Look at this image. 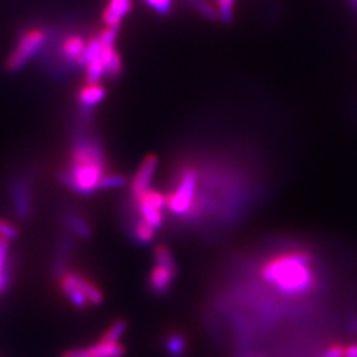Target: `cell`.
<instances>
[{"mask_svg": "<svg viewBox=\"0 0 357 357\" xmlns=\"http://www.w3.org/2000/svg\"><path fill=\"white\" fill-rule=\"evenodd\" d=\"M310 264L311 255L306 251L284 253L264 264L261 277L283 296H305L316 283Z\"/></svg>", "mask_w": 357, "mask_h": 357, "instance_id": "1", "label": "cell"}, {"mask_svg": "<svg viewBox=\"0 0 357 357\" xmlns=\"http://www.w3.org/2000/svg\"><path fill=\"white\" fill-rule=\"evenodd\" d=\"M105 160L101 146L93 140H84L75 147L70 166L62 173L64 184L81 195H90L99 189L105 176Z\"/></svg>", "mask_w": 357, "mask_h": 357, "instance_id": "2", "label": "cell"}, {"mask_svg": "<svg viewBox=\"0 0 357 357\" xmlns=\"http://www.w3.org/2000/svg\"><path fill=\"white\" fill-rule=\"evenodd\" d=\"M49 35L50 31L41 26H32L21 30L17 36L15 47L6 62L7 69L10 72L20 70L47 44Z\"/></svg>", "mask_w": 357, "mask_h": 357, "instance_id": "3", "label": "cell"}, {"mask_svg": "<svg viewBox=\"0 0 357 357\" xmlns=\"http://www.w3.org/2000/svg\"><path fill=\"white\" fill-rule=\"evenodd\" d=\"M197 184H199L197 171L192 167H188L183 171L182 177L175 186V189L170 195L166 196L167 206L175 216L186 218L195 209Z\"/></svg>", "mask_w": 357, "mask_h": 357, "instance_id": "4", "label": "cell"}, {"mask_svg": "<svg viewBox=\"0 0 357 357\" xmlns=\"http://www.w3.org/2000/svg\"><path fill=\"white\" fill-rule=\"evenodd\" d=\"M60 286L62 293L76 307L99 305L104 300L99 287L77 273H65L60 280Z\"/></svg>", "mask_w": 357, "mask_h": 357, "instance_id": "5", "label": "cell"}, {"mask_svg": "<svg viewBox=\"0 0 357 357\" xmlns=\"http://www.w3.org/2000/svg\"><path fill=\"white\" fill-rule=\"evenodd\" d=\"M155 266L150 273V289L156 296L164 294L170 290V287L176 277V264L173 260L171 250L166 245H157L154 250Z\"/></svg>", "mask_w": 357, "mask_h": 357, "instance_id": "6", "label": "cell"}, {"mask_svg": "<svg viewBox=\"0 0 357 357\" xmlns=\"http://www.w3.org/2000/svg\"><path fill=\"white\" fill-rule=\"evenodd\" d=\"M156 168H157V157L155 155L146 156L143 159L139 168L137 170L131 183H130V191L134 197H138L147 189H150Z\"/></svg>", "mask_w": 357, "mask_h": 357, "instance_id": "7", "label": "cell"}, {"mask_svg": "<svg viewBox=\"0 0 357 357\" xmlns=\"http://www.w3.org/2000/svg\"><path fill=\"white\" fill-rule=\"evenodd\" d=\"M86 40L84 36L78 33H69L65 35L61 39V43L59 46V53L62 60L68 62H73L76 65L82 64V57L86 49Z\"/></svg>", "mask_w": 357, "mask_h": 357, "instance_id": "8", "label": "cell"}, {"mask_svg": "<svg viewBox=\"0 0 357 357\" xmlns=\"http://www.w3.org/2000/svg\"><path fill=\"white\" fill-rule=\"evenodd\" d=\"M133 10V0H109L108 6L102 11L104 27L118 31L122 19Z\"/></svg>", "mask_w": 357, "mask_h": 357, "instance_id": "9", "label": "cell"}, {"mask_svg": "<svg viewBox=\"0 0 357 357\" xmlns=\"http://www.w3.org/2000/svg\"><path fill=\"white\" fill-rule=\"evenodd\" d=\"M106 97V89L99 82H86L77 93L79 105L86 109H92L102 102Z\"/></svg>", "mask_w": 357, "mask_h": 357, "instance_id": "10", "label": "cell"}, {"mask_svg": "<svg viewBox=\"0 0 357 357\" xmlns=\"http://www.w3.org/2000/svg\"><path fill=\"white\" fill-rule=\"evenodd\" d=\"M8 260L10 241L0 237V294L8 287Z\"/></svg>", "mask_w": 357, "mask_h": 357, "instance_id": "11", "label": "cell"}, {"mask_svg": "<svg viewBox=\"0 0 357 357\" xmlns=\"http://www.w3.org/2000/svg\"><path fill=\"white\" fill-rule=\"evenodd\" d=\"M186 1L204 17H206L212 21L220 20L218 8L212 0H186Z\"/></svg>", "mask_w": 357, "mask_h": 357, "instance_id": "12", "label": "cell"}, {"mask_svg": "<svg viewBox=\"0 0 357 357\" xmlns=\"http://www.w3.org/2000/svg\"><path fill=\"white\" fill-rule=\"evenodd\" d=\"M134 235H135V240L140 244H148L155 237V229L139 218L134 225Z\"/></svg>", "mask_w": 357, "mask_h": 357, "instance_id": "13", "label": "cell"}, {"mask_svg": "<svg viewBox=\"0 0 357 357\" xmlns=\"http://www.w3.org/2000/svg\"><path fill=\"white\" fill-rule=\"evenodd\" d=\"M126 331V322L124 320H117L104 332L99 342H119V339Z\"/></svg>", "mask_w": 357, "mask_h": 357, "instance_id": "14", "label": "cell"}, {"mask_svg": "<svg viewBox=\"0 0 357 357\" xmlns=\"http://www.w3.org/2000/svg\"><path fill=\"white\" fill-rule=\"evenodd\" d=\"M218 8L220 20L224 23H231L233 19L235 0H212Z\"/></svg>", "mask_w": 357, "mask_h": 357, "instance_id": "15", "label": "cell"}, {"mask_svg": "<svg viewBox=\"0 0 357 357\" xmlns=\"http://www.w3.org/2000/svg\"><path fill=\"white\" fill-rule=\"evenodd\" d=\"M167 351L173 357H180L186 352V342L180 335H170L167 342Z\"/></svg>", "mask_w": 357, "mask_h": 357, "instance_id": "16", "label": "cell"}, {"mask_svg": "<svg viewBox=\"0 0 357 357\" xmlns=\"http://www.w3.org/2000/svg\"><path fill=\"white\" fill-rule=\"evenodd\" d=\"M68 225L79 237H89L90 235V228H89L88 222L77 215H70L68 218Z\"/></svg>", "mask_w": 357, "mask_h": 357, "instance_id": "17", "label": "cell"}, {"mask_svg": "<svg viewBox=\"0 0 357 357\" xmlns=\"http://www.w3.org/2000/svg\"><path fill=\"white\" fill-rule=\"evenodd\" d=\"M127 180L121 173H105L99 183V189H114L126 186Z\"/></svg>", "mask_w": 357, "mask_h": 357, "instance_id": "18", "label": "cell"}, {"mask_svg": "<svg viewBox=\"0 0 357 357\" xmlns=\"http://www.w3.org/2000/svg\"><path fill=\"white\" fill-rule=\"evenodd\" d=\"M159 15H168L172 10V0H143Z\"/></svg>", "mask_w": 357, "mask_h": 357, "instance_id": "19", "label": "cell"}, {"mask_svg": "<svg viewBox=\"0 0 357 357\" xmlns=\"http://www.w3.org/2000/svg\"><path fill=\"white\" fill-rule=\"evenodd\" d=\"M0 237L8 241L16 240L19 237V231L14 224L7 220L0 218Z\"/></svg>", "mask_w": 357, "mask_h": 357, "instance_id": "20", "label": "cell"}, {"mask_svg": "<svg viewBox=\"0 0 357 357\" xmlns=\"http://www.w3.org/2000/svg\"><path fill=\"white\" fill-rule=\"evenodd\" d=\"M62 357H97L94 354L93 347H88V348H78V349H72L65 352Z\"/></svg>", "mask_w": 357, "mask_h": 357, "instance_id": "21", "label": "cell"}, {"mask_svg": "<svg viewBox=\"0 0 357 357\" xmlns=\"http://www.w3.org/2000/svg\"><path fill=\"white\" fill-rule=\"evenodd\" d=\"M322 357H344V347L340 344L331 345Z\"/></svg>", "mask_w": 357, "mask_h": 357, "instance_id": "22", "label": "cell"}, {"mask_svg": "<svg viewBox=\"0 0 357 357\" xmlns=\"http://www.w3.org/2000/svg\"><path fill=\"white\" fill-rule=\"evenodd\" d=\"M344 357H357V342L344 348Z\"/></svg>", "mask_w": 357, "mask_h": 357, "instance_id": "23", "label": "cell"}]
</instances>
